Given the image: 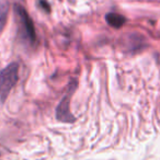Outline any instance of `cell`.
<instances>
[{
	"instance_id": "5",
	"label": "cell",
	"mask_w": 160,
	"mask_h": 160,
	"mask_svg": "<svg viewBox=\"0 0 160 160\" xmlns=\"http://www.w3.org/2000/svg\"><path fill=\"white\" fill-rule=\"evenodd\" d=\"M8 13H9V2L2 0L0 1V33L2 32L6 23H7Z\"/></svg>"
},
{
	"instance_id": "3",
	"label": "cell",
	"mask_w": 160,
	"mask_h": 160,
	"mask_svg": "<svg viewBox=\"0 0 160 160\" xmlns=\"http://www.w3.org/2000/svg\"><path fill=\"white\" fill-rule=\"evenodd\" d=\"M77 83L73 82L71 86H69V89L67 91V93L64 96V98L60 100V102L58 103L57 109H56V118L60 122L65 123H70L75 121V118L72 116V114L70 113V108H69V103H70V98L72 96V93L75 92Z\"/></svg>"
},
{
	"instance_id": "1",
	"label": "cell",
	"mask_w": 160,
	"mask_h": 160,
	"mask_svg": "<svg viewBox=\"0 0 160 160\" xmlns=\"http://www.w3.org/2000/svg\"><path fill=\"white\" fill-rule=\"evenodd\" d=\"M19 65L17 62H11L9 66L0 70V101L5 102L9 96L11 89L18 81Z\"/></svg>"
},
{
	"instance_id": "2",
	"label": "cell",
	"mask_w": 160,
	"mask_h": 160,
	"mask_svg": "<svg viewBox=\"0 0 160 160\" xmlns=\"http://www.w3.org/2000/svg\"><path fill=\"white\" fill-rule=\"evenodd\" d=\"M14 12H16V16L18 17L19 28H20L19 32H20L21 36L29 43H34L36 38L35 29H34V24L27 10L21 5H16L14 6Z\"/></svg>"
},
{
	"instance_id": "4",
	"label": "cell",
	"mask_w": 160,
	"mask_h": 160,
	"mask_svg": "<svg viewBox=\"0 0 160 160\" xmlns=\"http://www.w3.org/2000/svg\"><path fill=\"white\" fill-rule=\"evenodd\" d=\"M105 20H107L108 24L111 25L112 28H115V29H120L126 22V19H125L124 16L120 13H115V12L108 13L105 16Z\"/></svg>"
}]
</instances>
